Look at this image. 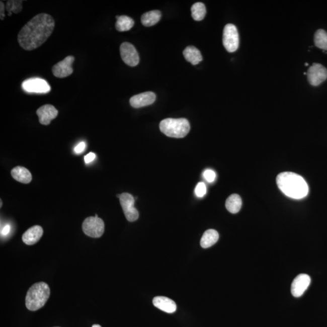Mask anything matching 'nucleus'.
Returning a JSON list of instances; mask_svg holds the SVG:
<instances>
[{"instance_id":"nucleus-1","label":"nucleus","mask_w":327,"mask_h":327,"mask_svg":"<svg viewBox=\"0 0 327 327\" xmlns=\"http://www.w3.org/2000/svg\"><path fill=\"white\" fill-rule=\"evenodd\" d=\"M55 28V21L47 14L35 16L23 27L18 35V41L23 49L33 50L46 42Z\"/></svg>"},{"instance_id":"nucleus-2","label":"nucleus","mask_w":327,"mask_h":327,"mask_svg":"<svg viewBox=\"0 0 327 327\" xmlns=\"http://www.w3.org/2000/svg\"><path fill=\"white\" fill-rule=\"evenodd\" d=\"M276 183L282 193L291 198L299 200L308 194V186L304 178L293 172H282L279 174Z\"/></svg>"},{"instance_id":"nucleus-3","label":"nucleus","mask_w":327,"mask_h":327,"mask_svg":"<svg viewBox=\"0 0 327 327\" xmlns=\"http://www.w3.org/2000/svg\"><path fill=\"white\" fill-rule=\"evenodd\" d=\"M50 290L45 282H40L32 285L26 296V306L30 311L42 308L49 298Z\"/></svg>"},{"instance_id":"nucleus-4","label":"nucleus","mask_w":327,"mask_h":327,"mask_svg":"<svg viewBox=\"0 0 327 327\" xmlns=\"http://www.w3.org/2000/svg\"><path fill=\"white\" fill-rule=\"evenodd\" d=\"M160 131L169 137L182 138L188 134L190 126L185 118H167L160 122Z\"/></svg>"},{"instance_id":"nucleus-5","label":"nucleus","mask_w":327,"mask_h":327,"mask_svg":"<svg viewBox=\"0 0 327 327\" xmlns=\"http://www.w3.org/2000/svg\"><path fill=\"white\" fill-rule=\"evenodd\" d=\"M82 228L86 235L98 238L105 232V222L98 217L90 216L83 222Z\"/></svg>"},{"instance_id":"nucleus-6","label":"nucleus","mask_w":327,"mask_h":327,"mask_svg":"<svg viewBox=\"0 0 327 327\" xmlns=\"http://www.w3.org/2000/svg\"><path fill=\"white\" fill-rule=\"evenodd\" d=\"M223 44L228 52H234L238 49L239 38L236 27L233 24H228L223 32Z\"/></svg>"},{"instance_id":"nucleus-7","label":"nucleus","mask_w":327,"mask_h":327,"mask_svg":"<svg viewBox=\"0 0 327 327\" xmlns=\"http://www.w3.org/2000/svg\"><path fill=\"white\" fill-rule=\"evenodd\" d=\"M120 199V204L127 221L134 222L139 218V212L134 206L135 198L128 193L117 195Z\"/></svg>"},{"instance_id":"nucleus-8","label":"nucleus","mask_w":327,"mask_h":327,"mask_svg":"<svg viewBox=\"0 0 327 327\" xmlns=\"http://www.w3.org/2000/svg\"><path fill=\"white\" fill-rule=\"evenodd\" d=\"M24 91L29 93L47 94L50 91V86L45 80L33 78L25 80L22 83Z\"/></svg>"},{"instance_id":"nucleus-9","label":"nucleus","mask_w":327,"mask_h":327,"mask_svg":"<svg viewBox=\"0 0 327 327\" xmlns=\"http://www.w3.org/2000/svg\"><path fill=\"white\" fill-rule=\"evenodd\" d=\"M309 83L311 86H317L327 78V69L322 64L314 63L307 73Z\"/></svg>"},{"instance_id":"nucleus-10","label":"nucleus","mask_w":327,"mask_h":327,"mask_svg":"<svg viewBox=\"0 0 327 327\" xmlns=\"http://www.w3.org/2000/svg\"><path fill=\"white\" fill-rule=\"evenodd\" d=\"M120 53L123 61L131 67L136 66L139 62V57L135 47L129 43L125 42L120 46Z\"/></svg>"},{"instance_id":"nucleus-11","label":"nucleus","mask_w":327,"mask_h":327,"mask_svg":"<svg viewBox=\"0 0 327 327\" xmlns=\"http://www.w3.org/2000/svg\"><path fill=\"white\" fill-rule=\"evenodd\" d=\"M74 61L75 58L72 55H69L65 58L63 60L53 65L52 67L53 75L57 78H62L72 75L73 72L72 64Z\"/></svg>"},{"instance_id":"nucleus-12","label":"nucleus","mask_w":327,"mask_h":327,"mask_svg":"<svg viewBox=\"0 0 327 327\" xmlns=\"http://www.w3.org/2000/svg\"><path fill=\"white\" fill-rule=\"evenodd\" d=\"M311 283L310 276L301 274L297 276L291 284V291L295 298L301 296L307 290Z\"/></svg>"},{"instance_id":"nucleus-13","label":"nucleus","mask_w":327,"mask_h":327,"mask_svg":"<svg viewBox=\"0 0 327 327\" xmlns=\"http://www.w3.org/2000/svg\"><path fill=\"white\" fill-rule=\"evenodd\" d=\"M37 115L39 118L40 124L47 126L53 120L57 117L58 111L54 106L51 105H45L41 106L37 111Z\"/></svg>"},{"instance_id":"nucleus-14","label":"nucleus","mask_w":327,"mask_h":327,"mask_svg":"<svg viewBox=\"0 0 327 327\" xmlns=\"http://www.w3.org/2000/svg\"><path fill=\"white\" fill-rule=\"evenodd\" d=\"M156 100V95L152 92H146L135 95L130 98V104L133 108L137 109L151 105Z\"/></svg>"},{"instance_id":"nucleus-15","label":"nucleus","mask_w":327,"mask_h":327,"mask_svg":"<svg viewBox=\"0 0 327 327\" xmlns=\"http://www.w3.org/2000/svg\"><path fill=\"white\" fill-rule=\"evenodd\" d=\"M43 234V229L41 226H33L23 234L22 240L24 243H25L27 245H34L39 241Z\"/></svg>"},{"instance_id":"nucleus-16","label":"nucleus","mask_w":327,"mask_h":327,"mask_svg":"<svg viewBox=\"0 0 327 327\" xmlns=\"http://www.w3.org/2000/svg\"><path fill=\"white\" fill-rule=\"evenodd\" d=\"M154 307L168 313H173L177 310V305L171 299L165 296H156L153 299Z\"/></svg>"},{"instance_id":"nucleus-17","label":"nucleus","mask_w":327,"mask_h":327,"mask_svg":"<svg viewBox=\"0 0 327 327\" xmlns=\"http://www.w3.org/2000/svg\"><path fill=\"white\" fill-rule=\"evenodd\" d=\"M12 177L21 183L29 184L31 182L32 176L28 169L22 166H17L11 171Z\"/></svg>"},{"instance_id":"nucleus-18","label":"nucleus","mask_w":327,"mask_h":327,"mask_svg":"<svg viewBox=\"0 0 327 327\" xmlns=\"http://www.w3.org/2000/svg\"><path fill=\"white\" fill-rule=\"evenodd\" d=\"M219 233L218 231L213 229H210L205 231L201 237L200 244L202 248L207 249L210 248L218 242Z\"/></svg>"},{"instance_id":"nucleus-19","label":"nucleus","mask_w":327,"mask_h":327,"mask_svg":"<svg viewBox=\"0 0 327 327\" xmlns=\"http://www.w3.org/2000/svg\"><path fill=\"white\" fill-rule=\"evenodd\" d=\"M183 55L186 60L193 65H197L203 60L200 50L194 46L187 47L184 50Z\"/></svg>"},{"instance_id":"nucleus-20","label":"nucleus","mask_w":327,"mask_h":327,"mask_svg":"<svg viewBox=\"0 0 327 327\" xmlns=\"http://www.w3.org/2000/svg\"><path fill=\"white\" fill-rule=\"evenodd\" d=\"M241 206L242 200L238 195H231L226 200V209H227L229 212L231 213H238L240 209H241Z\"/></svg>"},{"instance_id":"nucleus-21","label":"nucleus","mask_w":327,"mask_h":327,"mask_svg":"<svg viewBox=\"0 0 327 327\" xmlns=\"http://www.w3.org/2000/svg\"><path fill=\"white\" fill-rule=\"evenodd\" d=\"M161 18V13L159 11H152L148 12L142 15L141 22L145 27H150L155 25Z\"/></svg>"},{"instance_id":"nucleus-22","label":"nucleus","mask_w":327,"mask_h":327,"mask_svg":"<svg viewBox=\"0 0 327 327\" xmlns=\"http://www.w3.org/2000/svg\"><path fill=\"white\" fill-rule=\"evenodd\" d=\"M117 23L115 28L119 32H126L129 31L134 26V21L130 17L126 16H117Z\"/></svg>"},{"instance_id":"nucleus-23","label":"nucleus","mask_w":327,"mask_h":327,"mask_svg":"<svg viewBox=\"0 0 327 327\" xmlns=\"http://www.w3.org/2000/svg\"><path fill=\"white\" fill-rule=\"evenodd\" d=\"M314 41L315 46L318 48L327 50V32L323 29H319L315 33Z\"/></svg>"},{"instance_id":"nucleus-24","label":"nucleus","mask_w":327,"mask_h":327,"mask_svg":"<svg viewBox=\"0 0 327 327\" xmlns=\"http://www.w3.org/2000/svg\"><path fill=\"white\" fill-rule=\"evenodd\" d=\"M192 16L196 21H201L206 15V8L203 3H196L191 8Z\"/></svg>"},{"instance_id":"nucleus-25","label":"nucleus","mask_w":327,"mask_h":327,"mask_svg":"<svg viewBox=\"0 0 327 327\" xmlns=\"http://www.w3.org/2000/svg\"><path fill=\"white\" fill-rule=\"evenodd\" d=\"M23 1H8L7 3L6 9L8 13V16H11L13 13L17 14L21 13L23 10Z\"/></svg>"},{"instance_id":"nucleus-26","label":"nucleus","mask_w":327,"mask_h":327,"mask_svg":"<svg viewBox=\"0 0 327 327\" xmlns=\"http://www.w3.org/2000/svg\"><path fill=\"white\" fill-rule=\"evenodd\" d=\"M207 187L206 184L203 182L199 183L196 186L195 190V195L198 198H203L206 194Z\"/></svg>"},{"instance_id":"nucleus-27","label":"nucleus","mask_w":327,"mask_h":327,"mask_svg":"<svg viewBox=\"0 0 327 327\" xmlns=\"http://www.w3.org/2000/svg\"><path fill=\"white\" fill-rule=\"evenodd\" d=\"M203 177L207 182L213 183L215 180L216 174L215 172L211 170V169H207L204 172Z\"/></svg>"},{"instance_id":"nucleus-28","label":"nucleus","mask_w":327,"mask_h":327,"mask_svg":"<svg viewBox=\"0 0 327 327\" xmlns=\"http://www.w3.org/2000/svg\"><path fill=\"white\" fill-rule=\"evenodd\" d=\"M86 147V144L85 142H80L75 147V152L76 154H79L85 151Z\"/></svg>"},{"instance_id":"nucleus-29","label":"nucleus","mask_w":327,"mask_h":327,"mask_svg":"<svg viewBox=\"0 0 327 327\" xmlns=\"http://www.w3.org/2000/svg\"><path fill=\"white\" fill-rule=\"evenodd\" d=\"M96 154L93 152H90L85 156V161L86 164L90 163L95 159Z\"/></svg>"},{"instance_id":"nucleus-30","label":"nucleus","mask_w":327,"mask_h":327,"mask_svg":"<svg viewBox=\"0 0 327 327\" xmlns=\"http://www.w3.org/2000/svg\"><path fill=\"white\" fill-rule=\"evenodd\" d=\"M5 5L4 4V2L1 1V2H0V19H1V20H4L5 19Z\"/></svg>"},{"instance_id":"nucleus-31","label":"nucleus","mask_w":327,"mask_h":327,"mask_svg":"<svg viewBox=\"0 0 327 327\" xmlns=\"http://www.w3.org/2000/svg\"><path fill=\"white\" fill-rule=\"evenodd\" d=\"M11 230L10 225H7L5 226V227L2 230V234L3 235H7V234L10 233Z\"/></svg>"},{"instance_id":"nucleus-32","label":"nucleus","mask_w":327,"mask_h":327,"mask_svg":"<svg viewBox=\"0 0 327 327\" xmlns=\"http://www.w3.org/2000/svg\"><path fill=\"white\" fill-rule=\"evenodd\" d=\"M92 327H102V326L98 325V324H94Z\"/></svg>"},{"instance_id":"nucleus-33","label":"nucleus","mask_w":327,"mask_h":327,"mask_svg":"<svg viewBox=\"0 0 327 327\" xmlns=\"http://www.w3.org/2000/svg\"><path fill=\"white\" fill-rule=\"evenodd\" d=\"M2 207V201L1 200V207Z\"/></svg>"}]
</instances>
